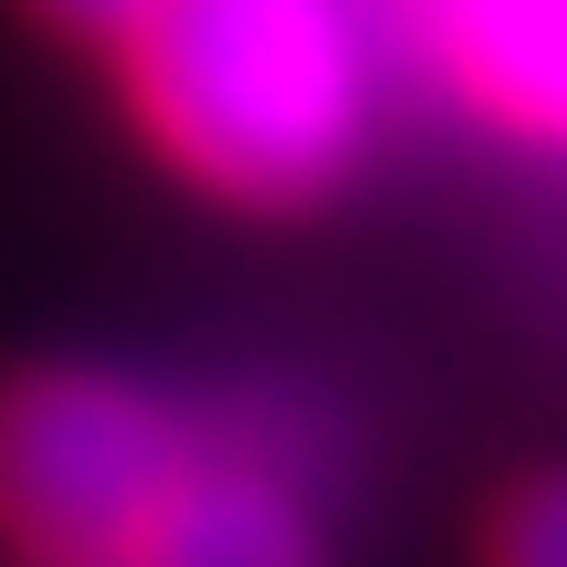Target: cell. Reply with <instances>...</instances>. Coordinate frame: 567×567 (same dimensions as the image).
<instances>
[{"label": "cell", "mask_w": 567, "mask_h": 567, "mask_svg": "<svg viewBox=\"0 0 567 567\" xmlns=\"http://www.w3.org/2000/svg\"><path fill=\"white\" fill-rule=\"evenodd\" d=\"M379 42L473 126L567 158V0H379Z\"/></svg>", "instance_id": "3957f363"}, {"label": "cell", "mask_w": 567, "mask_h": 567, "mask_svg": "<svg viewBox=\"0 0 567 567\" xmlns=\"http://www.w3.org/2000/svg\"><path fill=\"white\" fill-rule=\"evenodd\" d=\"M368 0H158L116 42L137 137L221 210H305L379 126Z\"/></svg>", "instance_id": "6da1fadb"}, {"label": "cell", "mask_w": 567, "mask_h": 567, "mask_svg": "<svg viewBox=\"0 0 567 567\" xmlns=\"http://www.w3.org/2000/svg\"><path fill=\"white\" fill-rule=\"evenodd\" d=\"M116 567H337V547H326L316 494L284 463L200 431V452L179 463V484L158 494V515Z\"/></svg>", "instance_id": "277c9868"}, {"label": "cell", "mask_w": 567, "mask_h": 567, "mask_svg": "<svg viewBox=\"0 0 567 567\" xmlns=\"http://www.w3.org/2000/svg\"><path fill=\"white\" fill-rule=\"evenodd\" d=\"M484 567H567V473H526L484 515Z\"/></svg>", "instance_id": "5b68a950"}, {"label": "cell", "mask_w": 567, "mask_h": 567, "mask_svg": "<svg viewBox=\"0 0 567 567\" xmlns=\"http://www.w3.org/2000/svg\"><path fill=\"white\" fill-rule=\"evenodd\" d=\"M42 21H53V32H84V42H105V53H116L126 32H137L147 11H158V0H32Z\"/></svg>", "instance_id": "8992f818"}, {"label": "cell", "mask_w": 567, "mask_h": 567, "mask_svg": "<svg viewBox=\"0 0 567 567\" xmlns=\"http://www.w3.org/2000/svg\"><path fill=\"white\" fill-rule=\"evenodd\" d=\"M189 452H200V421L126 368H11L0 379V547L21 567H116Z\"/></svg>", "instance_id": "7a4b0ae2"}]
</instances>
